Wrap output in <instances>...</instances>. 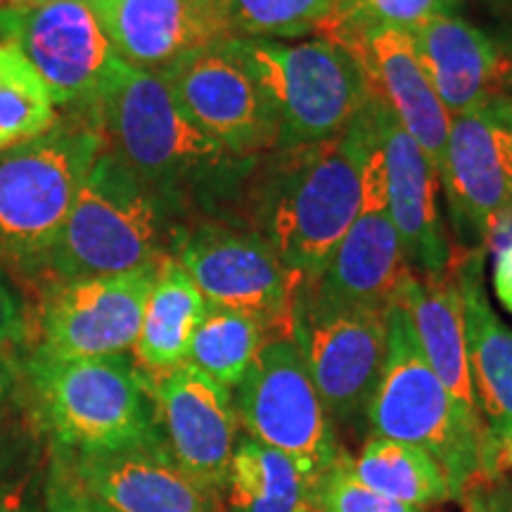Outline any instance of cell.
<instances>
[{
  "mask_svg": "<svg viewBox=\"0 0 512 512\" xmlns=\"http://www.w3.org/2000/svg\"><path fill=\"white\" fill-rule=\"evenodd\" d=\"M121 62L166 67L230 34L223 0H86Z\"/></svg>",
  "mask_w": 512,
  "mask_h": 512,
  "instance_id": "cell-19",
  "label": "cell"
},
{
  "mask_svg": "<svg viewBox=\"0 0 512 512\" xmlns=\"http://www.w3.org/2000/svg\"><path fill=\"white\" fill-rule=\"evenodd\" d=\"M46 510L48 512H93L91 501L76 482L72 467L57 448L48 446L46 463Z\"/></svg>",
  "mask_w": 512,
  "mask_h": 512,
  "instance_id": "cell-33",
  "label": "cell"
},
{
  "mask_svg": "<svg viewBox=\"0 0 512 512\" xmlns=\"http://www.w3.org/2000/svg\"><path fill=\"white\" fill-rule=\"evenodd\" d=\"M328 41L354 55L370 95L394 114L441 176L451 117L422 69L411 34L394 27H361Z\"/></svg>",
  "mask_w": 512,
  "mask_h": 512,
  "instance_id": "cell-18",
  "label": "cell"
},
{
  "mask_svg": "<svg viewBox=\"0 0 512 512\" xmlns=\"http://www.w3.org/2000/svg\"><path fill=\"white\" fill-rule=\"evenodd\" d=\"M458 501L463 512H512V482L503 470L477 472Z\"/></svg>",
  "mask_w": 512,
  "mask_h": 512,
  "instance_id": "cell-34",
  "label": "cell"
},
{
  "mask_svg": "<svg viewBox=\"0 0 512 512\" xmlns=\"http://www.w3.org/2000/svg\"><path fill=\"white\" fill-rule=\"evenodd\" d=\"M105 147L178 209L209 211L238 204L256 157H235L188 119L159 72L114 64L95 102Z\"/></svg>",
  "mask_w": 512,
  "mask_h": 512,
  "instance_id": "cell-2",
  "label": "cell"
},
{
  "mask_svg": "<svg viewBox=\"0 0 512 512\" xmlns=\"http://www.w3.org/2000/svg\"><path fill=\"white\" fill-rule=\"evenodd\" d=\"M29 339V316L12 287L0 278V356H12Z\"/></svg>",
  "mask_w": 512,
  "mask_h": 512,
  "instance_id": "cell-35",
  "label": "cell"
},
{
  "mask_svg": "<svg viewBox=\"0 0 512 512\" xmlns=\"http://www.w3.org/2000/svg\"><path fill=\"white\" fill-rule=\"evenodd\" d=\"M339 0H223L235 38H299L320 34Z\"/></svg>",
  "mask_w": 512,
  "mask_h": 512,
  "instance_id": "cell-30",
  "label": "cell"
},
{
  "mask_svg": "<svg viewBox=\"0 0 512 512\" xmlns=\"http://www.w3.org/2000/svg\"><path fill=\"white\" fill-rule=\"evenodd\" d=\"M178 209L102 147L46 261L55 283L136 271L171 254Z\"/></svg>",
  "mask_w": 512,
  "mask_h": 512,
  "instance_id": "cell-3",
  "label": "cell"
},
{
  "mask_svg": "<svg viewBox=\"0 0 512 512\" xmlns=\"http://www.w3.org/2000/svg\"><path fill=\"white\" fill-rule=\"evenodd\" d=\"M313 498H316V512H425L392 501L363 484L351 470V456L347 451L339 453L328 470L320 472Z\"/></svg>",
  "mask_w": 512,
  "mask_h": 512,
  "instance_id": "cell-32",
  "label": "cell"
},
{
  "mask_svg": "<svg viewBox=\"0 0 512 512\" xmlns=\"http://www.w3.org/2000/svg\"><path fill=\"white\" fill-rule=\"evenodd\" d=\"M501 465H503V467H505V465L512 467V439H510L508 444H505V448H503V453H501Z\"/></svg>",
  "mask_w": 512,
  "mask_h": 512,
  "instance_id": "cell-41",
  "label": "cell"
},
{
  "mask_svg": "<svg viewBox=\"0 0 512 512\" xmlns=\"http://www.w3.org/2000/svg\"><path fill=\"white\" fill-rule=\"evenodd\" d=\"M408 273L411 266L387 209L384 155L377 136L363 166V204L356 221L339 240L323 271L302 285L323 302L387 311L399 297Z\"/></svg>",
  "mask_w": 512,
  "mask_h": 512,
  "instance_id": "cell-15",
  "label": "cell"
},
{
  "mask_svg": "<svg viewBox=\"0 0 512 512\" xmlns=\"http://www.w3.org/2000/svg\"><path fill=\"white\" fill-rule=\"evenodd\" d=\"M31 3H41V0H0V10L19 8V5H31Z\"/></svg>",
  "mask_w": 512,
  "mask_h": 512,
  "instance_id": "cell-40",
  "label": "cell"
},
{
  "mask_svg": "<svg viewBox=\"0 0 512 512\" xmlns=\"http://www.w3.org/2000/svg\"><path fill=\"white\" fill-rule=\"evenodd\" d=\"M166 448L188 475L211 494L226 491L240 422L230 389L190 363L147 377Z\"/></svg>",
  "mask_w": 512,
  "mask_h": 512,
  "instance_id": "cell-17",
  "label": "cell"
},
{
  "mask_svg": "<svg viewBox=\"0 0 512 512\" xmlns=\"http://www.w3.org/2000/svg\"><path fill=\"white\" fill-rule=\"evenodd\" d=\"M0 43L36 69L55 105L76 112L95 110L119 62L86 0H41L0 10Z\"/></svg>",
  "mask_w": 512,
  "mask_h": 512,
  "instance_id": "cell-11",
  "label": "cell"
},
{
  "mask_svg": "<svg viewBox=\"0 0 512 512\" xmlns=\"http://www.w3.org/2000/svg\"><path fill=\"white\" fill-rule=\"evenodd\" d=\"M366 422L373 437L418 446L437 458L453 501L477 472L503 470L482 418L467 413L434 375L399 302L387 311V354Z\"/></svg>",
  "mask_w": 512,
  "mask_h": 512,
  "instance_id": "cell-4",
  "label": "cell"
},
{
  "mask_svg": "<svg viewBox=\"0 0 512 512\" xmlns=\"http://www.w3.org/2000/svg\"><path fill=\"white\" fill-rule=\"evenodd\" d=\"M235 43L278 114V147L335 138L366 107V76L354 55L335 41L235 38Z\"/></svg>",
  "mask_w": 512,
  "mask_h": 512,
  "instance_id": "cell-7",
  "label": "cell"
},
{
  "mask_svg": "<svg viewBox=\"0 0 512 512\" xmlns=\"http://www.w3.org/2000/svg\"><path fill=\"white\" fill-rule=\"evenodd\" d=\"M387 311L323 302L302 283L294 290L290 337L335 425L366 422L387 354Z\"/></svg>",
  "mask_w": 512,
  "mask_h": 512,
  "instance_id": "cell-8",
  "label": "cell"
},
{
  "mask_svg": "<svg viewBox=\"0 0 512 512\" xmlns=\"http://www.w3.org/2000/svg\"><path fill=\"white\" fill-rule=\"evenodd\" d=\"M408 34L448 117L482 110L503 93L512 74L510 53L465 17H434Z\"/></svg>",
  "mask_w": 512,
  "mask_h": 512,
  "instance_id": "cell-21",
  "label": "cell"
},
{
  "mask_svg": "<svg viewBox=\"0 0 512 512\" xmlns=\"http://www.w3.org/2000/svg\"><path fill=\"white\" fill-rule=\"evenodd\" d=\"M57 451L72 467L83 494L110 512H223L221 496L197 484L176 463L162 432L117 448Z\"/></svg>",
  "mask_w": 512,
  "mask_h": 512,
  "instance_id": "cell-16",
  "label": "cell"
},
{
  "mask_svg": "<svg viewBox=\"0 0 512 512\" xmlns=\"http://www.w3.org/2000/svg\"><path fill=\"white\" fill-rule=\"evenodd\" d=\"M43 439L22 401L0 430V512H48Z\"/></svg>",
  "mask_w": 512,
  "mask_h": 512,
  "instance_id": "cell-29",
  "label": "cell"
},
{
  "mask_svg": "<svg viewBox=\"0 0 512 512\" xmlns=\"http://www.w3.org/2000/svg\"><path fill=\"white\" fill-rule=\"evenodd\" d=\"M494 292L505 309L512 313V240L496 256Z\"/></svg>",
  "mask_w": 512,
  "mask_h": 512,
  "instance_id": "cell-37",
  "label": "cell"
},
{
  "mask_svg": "<svg viewBox=\"0 0 512 512\" xmlns=\"http://www.w3.org/2000/svg\"><path fill=\"white\" fill-rule=\"evenodd\" d=\"M508 53H510V50H508ZM496 102H498V107H501V112L505 114V119H508V124L512 128V74H510L508 83H505L503 93L496 98Z\"/></svg>",
  "mask_w": 512,
  "mask_h": 512,
  "instance_id": "cell-38",
  "label": "cell"
},
{
  "mask_svg": "<svg viewBox=\"0 0 512 512\" xmlns=\"http://www.w3.org/2000/svg\"><path fill=\"white\" fill-rule=\"evenodd\" d=\"M384 155L387 209L403 256L415 275H439L453 264V247L439 214V176L420 145L403 131L380 100L370 95Z\"/></svg>",
  "mask_w": 512,
  "mask_h": 512,
  "instance_id": "cell-20",
  "label": "cell"
},
{
  "mask_svg": "<svg viewBox=\"0 0 512 512\" xmlns=\"http://www.w3.org/2000/svg\"><path fill=\"white\" fill-rule=\"evenodd\" d=\"M486 5H489L496 15L512 17V0H486Z\"/></svg>",
  "mask_w": 512,
  "mask_h": 512,
  "instance_id": "cell-39",
  "label": "cell"
},
{
  "mask_svg": "<svg viewBox=\"0 0 512 512\" xmlns=\"http://www.w3.org/2000/svg\"><path fill=\"white\" fill-rule=\"evenodd\" d=\"M157 264L50 285L38 316L36 354L72 361L133 349Z\"/></svg>",
  "mask_w": 512,
  "mask_h": 512,
  "instance_id": "cell-13",
  "label": "cell"
},
{
  "mask_svg": "<svg viewBox=\"0 0 512 512\" xmlns=\"http://www.w3.org/2000/svg\"><path fill=\"white\" fill-rule=\"evenodd\" d=\"M309 465L242 434L230 460L223 512H316Z\"/></svg>",
  "mask_w": 512,
  "mask_h": 512,
  "instance_id": "cell-25",
  "label": "cell"
},
{
  "mask_svg": "<svg viewBox=\"0 0 512 512\" xmlns=\"http://www.w3.org/2000/svg\"><path fill=\"white\" fill-rule=\"evenodd\" d=\"M375 140L368 98L339 136L256 157L233 209L235 226L259 233L299 283L316 278L361 211Z\"/></svg>",
  "mask_w": 512,
  "mask_h": 512,
  "instance_id": "cell-1",
  "label": "cell"
},
{
  "mask_svg": "<svg viewBox=\"0 0 512 512\" xmlns=\"http://www.w3.org/2000/svg\"><path fill=\"white\" fill-rule=\"evenodd\" d=\"M171 256L188 271L207 304L249 313L266 325L268 335H290L299 280L259 233L204 219L183 226Z\"/></svg>",
  "mask_w": 512,
  "mask_h": 512,
  "instance_id": "cell-10",
  "label": "cell"
},
{
  "mask_svg": "<svg viewBox=\"0 0 512 512\" xmlns=\"http://www.w3.org/2000/svg\"><path fill=\"white\" fill-rule=\"evenodd\" d=\"M22 408V382L15 356H0V430Z\"/></svg>",
  "mask_w": 512,
  "mask_h": 512,
  "instance_id": "cell-36",
  "label": "cell"
},
{
  "mask_svg": "<svg viewBox=\"0 0 512 512\" xmlns=\"http://www.w3.org/2000/svg\"><path fill=\"white\" fill-rule=\"evenodd\" d=\"M266 339L268 330L261 320L249 313L207 304V311L192 335L185 363L195 366L221 387L235 389Z\"/></svg>",
  "mask_w": 512,
  "mask_h": 512,
  "instance_id": "cell-27",
  "label": "cell"
},
{
  "mask_svg": "<svg viewBox=\"0 0 512 512\" xmlns=\"http://www.w3.org/2000/svg\"><path fill=\"white\" fill-rule=\"evenodd\" d=\"M204 311L207 299L192 283L188 271L171 254L159 259L155 283L147 294L143 323L133 344V361L140 373L157 377L188 361L192 335Z\"/></svg>",
  "mask_w": 512,
  "mask_h": 512,
  "instance_id": "cell-24",
  "label": "cell"
},
{
  "mask_svg": "<svg viewBox=\"0 0 512 512\" xmlns=\"http://www.w3.org/2000/svg\"><path fill=\"white\" fill-rule=\"evenodd\" d=\"M460 0H339L318 38H335L361 27H394L413 31L441 15H456Z\"/></svg>",
  "mask_w": 512,
  "mask_h": 512,
  "instance_id": "cell-31",
  "label": "cell"
},
{
  "mask_svg": "<svg viewBox=\"0 0 512 512\" xmlns=\"http://www.w3.org/2000/svg\"><path fill=\"white\" fill-rule=\"evenodd\" d=\"M484 249L456 256L465 311V342L479 415L501 456L512 439V328L491 306L482 283Z\"/></svg>",
  "mask_w": 512,
  "mask_h": 512,
  "instance_id": "cell-22",
  "label": "cell"
},
{
  "mask_svg": "<svg viewBox=\"0 0 512 512\" xmlns=\"http://www.w3.org/2000/svg\"><path fill=\"white\" fill-rule=\"evenodd\" d=\"M233 403L247 437L302 460L316 475L344 451L335 420L290 335H268L235 387Z\"/></svg>",
  "mask_w": 512,
  "mask_h": 512,
  "instance_id": "cell-9",
  "label": "cell"
},
{
  "mask_svg": "<svg viewBox=\"0 0 512 512\" xmlns=\"http://www.w3.org/2000/svg\"><path fill=\"white\" fill-rule=\"evenodd\" d=\"M351 470L377 494L413 508L430 510L434 505L453 501L444 467L418 446L370 437L361 453L351 458Z\"/></svg>",
  "mask_w": 512,
  "mask_h": 512,
  "instance_id": "cell-26",
  "label": "cell"
},
{
  "mask_svg": "<svg viewBox=\"0 0 512 512\" xmlns=\"http://www.w3.org/2000/svg\"><path fill=\"white\" fill-rule=\"evenodd\" d=\"M57 105L36 69L0 43V155L55 126Z\"/></svg>",
  "mask_w": 512,
  "mask_h": 512,
  "instance_id": "cell-28",
  "label": "cell"
},
{
  "mask_svg": "<svg viewBox=\"0 0 512 512\" xmlns=\"http://www.w3.org/2000/svg\"><path fill=\"white\" fill-rule=\"evenodd\" d=\"M159 74L192 124L230 155L261 157L278 147V114L235 38L195 50Z\"/></svg>",
  "mask_w": 512,
  "mask_h": 512,
  "instance_id": "cell-12",
  "label": "cell"
},
{
  "mask_svg": "<svg viewBox=\"0 0 512 512\" xmlns=\"http://www.w3.org/2000/svg\"><path fill=\"white\" fill-rule=\"evenodd\" d=\"M439 185L470 249H482L512 219V128L496 100L451 117Z\"/></svg>",
  "mask_w": 512,
  "mask_h": 512,
  "instance_id": "cell-14",
  "label": "cell"
},
{
  "mask_svg": "<svg viewBox=\"0 0 512 512\" xmlns=\"http://www.w3.org/2000/svg\"><path fill=\"white\" fill-rule=\"evenodd\" d=\"M396 302L406 309L408 318H411L415 339H418L434 375L467 413L479 415L470 361H467L465 311L456 256H453V264L448 266V271L439 275L408 273Z\"/></svg>",
  "mask_w": 512,
  "mask_h": 512,
  "instance_id": "cell-23",
  "label": "cell"
},
{
  "mask_svg": "<svg viewBox=\"0 0 512 512\" xmlns=\"http://www.w3.org/2000/svg\"><path fill=\"white\" fill-rule=\"evenodd\" d=\"M105 147L95 110L0 155V264L22 275L46 271L88 171Z\"/></svg>",
  "mask_w": 512,
  "mask_h": 512,
  "instance_id": "cell-6",
  "label": "cell"
},
{
  "mask_svg": "<svg viewBox=\"0 0 512 512\" xmlns=\"http://www.w3.org/2000/svg\"><path fill=\"white\" fill-rule=\"evenodd\" d=\"M88 501H91V498H88ZM91 508H93V512H110L107 508H100V505H95L93 501H91Z\"/></svg>",
  "mask_w": 512,
  "mask_h": 512,
  "instance_id": "cell-42",
  "label": "cell"
},
{
  "mask_svg": "<svg viewBox=\"0 0 512 512\" xmlns=\"http://www.w3.org/2000/svg\"><path fill=\"white\" fill-rule=\"evenodd\" d=\"M22 401L38 432L64 451L136 444L159 432L147 377L126 354L19 361Z\"/></svg>",
  "mask_w": 512,
  "mask_h": 512,
  "instance_id": "cell-5",
  "label": "cell"
},
{
  "mask_svg": "<svg viewBox=\"0 0 512 512\" xmlns=\"http://www.w3.org/2000/svg\"><path fill=\"white\" fill-rule=\"evenodd\" d=\"M510 53H512V50H510Z\"/></svg>",
  "mask_w": 512,
  "mask_h": 512,
  "instance_id": "cell-43",
  "label": "cell"
}]
</instances>
